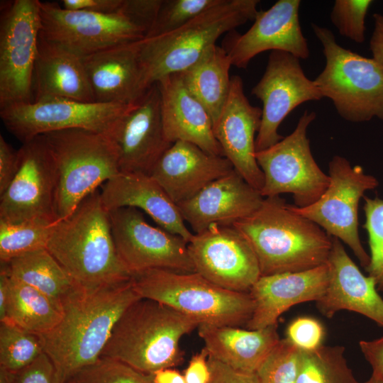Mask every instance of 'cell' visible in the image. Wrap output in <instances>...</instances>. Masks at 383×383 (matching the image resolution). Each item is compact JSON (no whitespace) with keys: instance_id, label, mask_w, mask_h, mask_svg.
Segmentation results:
<instances>
[{"instance_id":"45","label":"cell","mask_w":383,"mask_h":383,"mask_svg":"<svg viewBox=\"0 0 383 383\" xmlns=\"http://www.w3.org/2000/svg\"><path fill=\"white\" fill-rule=\"evenodd\" d=\"M123 0H62V7L69 10L87 11L101 13L121 12Z\"/></svg>"},{"instance_id":"8","label":"cell","mask_w":383,"mask_h":383,"mask_svg":"<svg viewBox=\"0 0 383 383\" xmlns=\"http://www.w3.org/2000/svg\"><path fill=\"white\" fill-rule=\"evenodd\" d=\"M323 47L326 65L313 80L323 98L338 113L353 123L383 121V72L372 58L340 45L331 30L311 23Z\"/></svg>"},{"instance_id":"17","label":"cell","mask_w":383,"mask_h":383,"mask_svg":"<svg viewBox=\"0 0 383 383\" xmlns=\"http://www.w3.org/2000/svg\"><path fill=\"white\" fill-rule=\"evenodd\" d=\"M187 248L195 272L223 289L249 293L261 276L252 247L233 226L211 225Z\"/></svg>"},{"instance_id":"52","label":"cell","mask_w":383,"mask_h":383,"mask_svg":"<svg viewBox=\"0 0 383 383\" xmlns=\"http://www.w3.org/2000/svg\"><path fill=\"white\" fill-rule=\"evenodd\" d=\"M364 383H383V380L374 375H371L370 378Z\"/></svg>"},{"instance_id":"38","label":"cell","mask_w":383,"mask_h":383,"mask_svg":"<svg viewBox=\"0 0 383 383\" xmlns=\"http://www.w3.org/2000/svg\"><path fill=\"white\" fill-rule=\"evenodd\" d=\"M365 223L363 228L368 235L370 262L365 270L383 292V199L364 197Z\"/></svg>"},{"instance_id":"47","label":"cell","mask_w":383,"mask_h":383,"mask_svg":"<svg viewBox=\"0 0 383 383\" xmlns=\"http://www.w3.org/2000/svg\"><path fill=\"white\" fill-rule=\"evenodd\" d=\"M359 346L372 367V375L383 380V336L372 340H360Z\"/></svg>"},{"instance_id":"11","label":"cell","mask_w":383,"mask_h":383,"mask_svg":"<svg viewBox=\"0 0 383 383\" xmlns=\"http://www.w3.org/2000/svg\"><path fill=\"white\" fill-rule=\"evenodd\" d=\"M0 20V109L33 101V76L41 29L40 1L4 3Z\"/></svg>"},{"instance_id":"16","label":"cell","mask_w":383,"mask_h":383,"mask_svg":"<svg viewBox=\"0 0 383 383\" xmlns=\"http://www.w3.org/2000/svg\"><path fill=\"white\" fill-rule=\"evenodd\" d=\"M251 94L262 103L255 151L264 150L284 137L278 133L279 125L297 106L323 96L314 81L304 74L300 59L282 51H272L265 71Z\"/></svg>"},{"instance_id":"4","label":"cell","mask_w":383,"mask_h":383,"mask_svg":"<svg viewBox=\"0 0 383 383\" xmlns=\"http://www.w3.org/2000/svg\"><path fill=\"white\" fill-rule=\"evenodd\" d=\"M199 325L196 318L167 305L140 298L119 318L101 356L154 374L182 363L179 342Z\"/></svg>"},{"instance_id":"42","label":"cell","mask_w":383,"mask_h":383,"mask_svg":"<svg viewBox=\"0 0 383 383\" xmlns=\"http://www.w3.org/2000/svg\"><path fill=\"white\" fill-rule=\"evenodd\" d=\"M14 383H64L48 355L43 353L16 373Z\"/></svg>"},{"instance_id":"40","label":"cell","mask_w":383,"mask_h":383,"mask_svg":"<svg viewBox=\"0 0 383 383\" xmlns=\"http://www.w3.org/2000/svg\"><path fill=\"white\" fill-rule=\"evenodd\" d=\"M373 1L335 0L330 18L343 36L357 43L365 39V17Z\"/></svg>"},{"instance_id":"9","label":"cell","mask_w":383,"mask_h":383,"mask_svg":"<svg viewBox=\"0 0 383 383\" xmlns=\"http://www.w3.org/2000/svg\"><path fill=\"white\" fill-rule=\"evenodd\" d=\"M135 104L48 98L1 109L0 116L6 128L23 143L47 133L74 128L104 134L113 139L123 118Z\"/></svg>"},{"instance_id":"14","label":"cell","mask_w":383,"mask_h":383,"mask_svg":"<svg viewBox=\"0 0 383 383\" xmlns=\"http://www.w3.org/2000/svg\"><path fill=\"white\" fill-rule=\"evenodd\" d=\"M118 255L131 276L153 269L194 272L187 242L179 235L150 225L133 207L109 211Z\"/></svg>"},{"instance_id":"31","label":"cell","mask_w":383,"mask_h":383,"mask_svg":"<svg viewBox=\"0 0 383 383\" xmlns=\"http://www.w3.org/2000/svg\"><path fill=\"white\" fill-rule=\"evenodd\" d=\"M62 318L60 301L9 276V297L4 321L43 335L55 328Z\"/></svg>"},{"instance_id":"7","label":"cell","mask_w":383,"mask_h":383,"mask_svg":"<svg viewBox=\"0 0 383 383\" xmlns=\"http://www.w3.org/2000/svg\"><path fill=\"white\" fill-rule=\"evenodd\" d=\"M131 281L141 298L167 305L200 324L245 326L254 310L249 293L223 289L196 272L153 269L133 275Z\"/></svg>"},{"instance_id":"37","label":"cell","mask_w":383,"mask_h":383,"mask_svg":"<svg viewBox=\"0 0 383 383\" xmlns=\"http://www.w3.org/2000/svg\"><path fill=\"white\" fill-rule=\"evenodd\" d=\"M300 349L280 339L256 372L260 383H296Z\"/></svg>"},{"instance_id":"30","label":"cell","mask_w":383,"mask_h":383,"mask_svg":"<svg viewBox=\"0 0 383 383\" xmlns=\"http://www.w3.org/2000/svg\"><path fill=\"white\" fill-rule=\"evenodd\" d=\"M231 60L226 50L214 45L192 66L179 72L189 91L205 107L213 125L229 96Z\"/></svg>"},{"instance_id":"5","label":"cell","mask_w":383,"mask_h":383,"mask_svg":"<svg viewBox=\"0 0 383 383\" xmlns=\"http://www.w3.org/2000/svg\"><path fill=\"white\" fill-rule=\"evenodd\" d=\"M259 3L258 0H220L181 28L140 40L143 91L162 78L192 66L216 45L221 35L254 21Z\"/></svg>"},{"instance_id":"13","label":"cell","mask_w":383,"mask_h":383,"mask_svg":"<svg viewBox=\"0 0 383 383\" xmlns=\"http://www.w3.org/2000/svg\"><path fill=\"white\" fill-rule=\"evenodd\" d=\"M40 35L81 57L145 38L148 30L121 12L101 13L69 10L55 2L40 1Z\"/></svg>"},{"instance_id":"24","label":"cell","mask_w":383,"mask_h":383,"mask_svg":"<svg viewBox=\"0 0 383 383\" xmlns=\"http://www.w3.org/2000/svg\"><path fill=\"white\" fill-rule=\"evenodd\" d=\"M233 170L224 156L209 153L188 142L177 141L161 156L150 175L177 205Z\"/></svg>"},{"instance_id":"41","label":"cell","mask_w":383,"mask_h":383,"mask_svg":"<svg viewBox=\"0 0 383 383\" xmlns=\"http://www.w3.org/2000/svg\"><path fill=\"white\" fill-rule=\"evenodd\" d=\"M286 335V338L299 349L313 350L323 345L325 328L313 317L299 316L289 323Z\"/></svg>"},{"instance_id":"27","label":"cell","mask_w":383,"mask_h":383,"mask_svg":"<svg viewBox=\"0 0 383 383\" xmlns=\"http://www.w3.org/2000/svg\"><path fill=\"white\" fill-rule=\"evenodd\" d=\"M108 211L133 207L142 210L160 228L189 243L194 234L185 225L179 208L151 176L123 173L105 182L100 191Z\"/></svg>"},{"instance_id":"19","label":"cell","mask_w":383,"mask_h":383,"mask_svg":"<svg viewBox=\"0 0 383 383\" xmlns=\"http://www.w3.org/2000/svg\"><path fill=\"white\" fill-rule=\"evenodd\" d=\"M261 117L262 109L247 99L241 77L232 76L229 96L213 125V133L233 169L259 192L264 175L255 157V140Z\"/></svg>"},{"instance_id":"36","label":"cell","mask_w":383,"mask_h":383,"mask_svg":"<svg viewBox=\"0 0 383 383\" xmlns=\"http://www.w3.org/2000/svg\"><path fill=\"white\" fill-rule=\"evenodd\" d=\"M65 383H155L154 374L138 371L119 360L100 357L67 379Z\"/></svg>"},{"instance_id":"12","label":"cell","mask_w":383,"mask_h":383,"mask_svg":"<svg viewBox=\"0 0 383 383\" xmlns=\"http://www.w3.org/2000/svg\"><path fill=\"white\" fill-rule=\"evenodd\" d=\"M328 167L330 182L321 196L309 206L291 205V209L316 223L330 236L345 243L365 269L370 255L359 237L358 205L365 192L375 189L379 182L362 167L352 166L342 156H333Z\"/></svg>"},{"instance_id":"32","label":"cell","mask_w":383,"mask_h":383,"mask_svg":"<svg viewBox=\"0 0 383 383\" xmlns=\"http://www.w3.org/2000/svg\"><path fill=\"white\" fill-rule=\"evenodd\" d=\"M14 279L61 302L77 284L46 249H40L1 263Z\"/></svg>"},{"instance_id":"26","label":"cell","mask_w":383,"mask_h":383,"mask_svg":"<svg viewBox=\"0 0 383 383\" xmlns=\"http://www.w3.org/2000/svg\"><path fill=\"white\" fill-rule=\"evenodd\" d=\"M139 41L82 57L95 102L134 104L145 92Z\"/></svg>"},{"instance_id":"48","label":"cell","mask_w":383,"mask_h":383,"mask_svg":"<svg viewBox=\"0 0 383 383\" xmlns=\"http://www.w3.org/2000/svg\"><path fill=\"white\" fill-rule=\"evenodd\" d=\"M374 28L370 40L372 59L383 72V13L373 15Z\"/></svg>"},{"instance_id":"3","label":"cell","mask_w":383,"mask_h":383,"mask_svg":"<svg viewBox=\"0 0 383 383\" xmlns=\"http://www.w3.org/2000/svg\"><path fill=\"white\" fill-rule=\"evenodd\" d=\"M46 249L80 286L97 287L131 279L118 255L109 211L99 189L55 223Z\"/></svg>"},{"instance_id":"34","label":"cell","mask_w":383,"mask_h":383,"mask_svg":"<svg viewBox=\"0 0 383 383\" xmlns=\"http://www.w3.org/2000/svg\"><path fill=\"white\" fill-rule=\"evenodd\" d=\"M57 222L30 221L11 223L0 220L1 263H6L30 252L46 248Z\"/></svg>"},{"instance_id":"18","label":"cell","mask_w":383,"mask_h":383,"mask_svg":"<svg viewBox=\"0 0 383 383\" xmlns=\"http://www.w3.org/2000/svg\"><path fill=\"white\" fill-rule=\"evenodd\" d=\"M300 4L299 0H279L267 10L259 11L245 33H233L223 48L232 65L245 68L253 57L267 50L307 59L309 49L299 22Z\"/></svg>"},{"instance_id":"35","label":"cell","mask_w":383,"mask_h":383,"mask_svg":"<svg viewBox=\"0 0 383 383\" xmlns=\"http://www.w3.org/2000/svg\"><path fill=\"white\" fill-rule=\"evenodd\" d=\"M44 353L39 335L9 322H0V366L16 373Z\"/></svg>"},{"instance_id":"23","label":"cell","mask_w":383,"mask_h":383,"mask_svg":"<svg viewBox=\"0 0 383 383\" xmlns=\"http://www.w3.org/2000/svg\"><path fill=\"white\" fill-rule=\"evenodd\" d=\"M328 281L326 264L305 271L260 276L249 294L254 310L245 328L256 330L277 324L279 316L303 302L317 301Z\"/></svg>"},{"instance_id":"21","label":"cell","mask_w":383,"mask_h":383,"mask_svg":"<svg viewBox=\"0 0 383 383\" xmlns=\"http://www.w3.org/2000/svg\"><path fill=\"white\" fill-rule=\"evenodd\" d=\"M264 199L233 170L177 206L184 222L199 233L213 224L233 226L256 211Z\"/></svg>"},{"instance_id":"33","label":"cell","mask_w":383,"mask_h":383,"mask_svg":"<svg viewBox=\"0 0 383 383\" xmlns=\"http://www.w3.org/2000/svg\"><path fill=\"white\" fill-rule=\"evenodd\" d=\"M296 383H360L345 357L342 345L300 349Z\"/></svg>"},{"instance_id":"29","label":"cell","mask_w":383,"mask_h":383,"mask_svg":"<svg viewBox=\"0 0 383 383\" xmlns=\"http://www.w3.org/2000/svg\"><path fill=\"white\" fill-rule=\"evenodd\" d=\"M198 333L209 356L248 373H256L280 340L277 324L250 330L201 323Z\"/></svg>"},{"instance_id":"25","label":"cell","mask_w":383,"mask_h":383,"mask_svg":"<svg viewBox=\"0 0 383 383\" xmlns=\"http://www.w3.org/2000/svg\"><path fill=\"white\" fill-rule=\"evenodd\" d=\"M157 83L166 140L172 144L188 142L209 153L224 156L209 113L189 91L180 74L167 75Z\"/></svg>"},{"instance_id":"28","label":"cell","mask_w":383,"mask_h":383,"mask_svg":"<svg viewBox=\"0 0 383 383\" xmlns=\"http://www.w3.org/2000/svg\"><path fill=\"white\" fill-rule=\"evenodd\" d=\"M33 101L62 98L95 102L82 57L40 35L33 76Z\"/></svg>"},{"instance_id":"51","label":"cell","mask_w":383,"mask_h":383,"mask_svg":"<svg viewBox=\"0 0 383 383\" xmlns=\"http://www.w3.org/2000/svg\"><path fill=\"white\" fill-rule=\"evenodd\" d=\"M16 373L0 366V383H14Z\"/></svg>"},{"instance_id":"50","label":"cell","mask_w":383,"mask_h":383,"mask_svg":"<svg viewBox=\"0 0 383 383\" xmlns=\"http://www.w3.org/2000/svg\"><path fill=\"white\" fill-rule=\"evenodd\" d=\"M155 383H186L184 375L177 370L167 368L154 374Z\"/></svg>"},{"instance_id":"44","label":"cell","mask_w":383,"mask_h":383,"mask_svg":"<svg viewBox=\"0 0 383 383\" xmlns=\"http://www.w3.org/2000/svg\"><path fill=\"white\" fill-rule=\"evenodd\" d=\"M19 166L18 150H16L0 135V195L8 188Z\"/></svg>"},{"instance_id":"49","label":"cell","mask_w":383,"mask_h":383,"mask_svg":"<svg viewBox=\"0 0 383 383\" xmlns=\"http://www.w3.org/2000/svg\"><path fill=\"white\" fill-rule=\"evenodd\" d=\"M9 297V276L6 270L1 266L0 271V322L6 317L7 304Z\"/></svg>"},{"instance_id":"20","label":"cell","mask_w":383,"mask_h":383,"mask_svg":"<svg viewBox=\"0 0 383 383\" xmlns=\"http://www.w3.org/2000/svg\"><path fill=\"white\" fill-rule=\"evenodd\" d=\"M113 140L121 172L151 174L172 145L164 134L157 83L151 85L126 115Z\"/></svg>"},{"instance_id":"46","label":"cell","mask_w":383,"mask_h":383,"mask_svg":"<svg viewBox=\"0 0 383 383\" xmlns=\"http://www.w3.org/2000/svg\"><path fill=\"white\" fill-rule=\"evenodd\" d=\"M209 353L204 348L192 356L184 372L186 383H209L210 370L208 363Z\"/></svg>"},{"instance_id":"39","label":"cell","mask_w":383,"mask_h":383,"mask_svg":"<svg viewBox=\"0 0 383 383\" xmlns=\"http://www.w3.org/2000/svg\"><path fill=\"white\" fill-rule=\"evenodd\" d=\"M220 0H162L156 19L145 38L175 30L216 4Z\"/></svg>"},{"instance_id":"43","label":"cell","mask_w":383,"mask_h":383,"mask_svg":"<svg viewBox=\"0 0 383 383\" xmlns=\"http://www.w3.org/2000/svg\"><path fill=\"white\" fill-rule=\"evenodd\" d=\"M210 370L209 383H260L256 373L235 370L209 356Z\"/></svg>"},{"instance_id":"2","label":"cell","mask_w":383,"mask_h":383,"mask_svg":"<svg viewBox=\"0 0 383 383\" xmlns=\"http://www.w3.org/2000/svg\"><path fill=\"white\" fill-rule=\"evenodd\" d=\"M247 240L261 276L296 272L326 264L332 237L295 213L279 196L265 197L260 208L233 226Z\"/></svg>"},{"instance_id":"1","label":"cell","mask_w":383,"mask_h":383,"mask_svg":"<svg viewBox=\"0 0 383 383\" xmlns=\"http://www.w3.org/2000/svg\"><path fill=\"white\" fill-rule=\"evenodd\" d=\"M140 298L131 279L97 287L76 284L62 299L60 322L40 336L64 383L101 357L119 318Z\"/></svg>"},{"instance_id":"22","label":"cell","mask_w":383,"mask_h":383,"mask_svg":"<svg viewBox=\"0 0 383 383\" xmlns=\"http://www.w3.org/2000/svg\"><path fill=\"white\" fill-rule=\"evenodd\" d=\"M327 265L328 285L316 302L319 312L331 318L342 310L353 311L383 327V299L374 279L361 272L341 241L334 237Z\"/></svg>"},{"instance_id":"6","label":"cell","mask_w":383,"mask_h":383,"mask_svg":"<svg viewBox=\"0 0 383 383\" xmlns=\"http://www.w3.org/2000/svg\"><path fill=\"white\" fill-rule=\"evenodd\" d=\"M42 135L55 171L58 221L70 215L100 185L121 173L116 145L106 135L74 128Z\"/></svg>"},{"instance_id":"15","label":"cell","mask_w":383,"mask_h":383,"mask_svg":"<svg viewBox=\"0 0 383 383\" xmlns=\"http://www.w3.org/2000/svg\"><path fill=\"white\" fill-rule=\"evenodd\" d=\"M18 153L17 173L1 195L0 220L57 222L55 171L43 136L23 143Z\"/></svg>"},{"instance_id":"10","label":"cell","mask_w":383,"mask_h":383,"mask_svg":"<svg viewBox=\"0 0 383 383\" xmlns=\"http://www.w3.org/2000/svg\"><path fill=\"white\" fill-rule=\"evenodd\" d=\"M316 116L306 110L294 131L255 157L263 172L260 190L265 197L290 193L295 206L302 208L316 202L328 187L330 178L318 167L307 137L309 126Z\"/></svg>"}]
</instances>
